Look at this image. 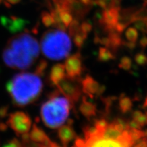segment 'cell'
<instances>
[{
  "label": "cell",
  "mask_w": 147,
  "mask_h": 147,
  "mask_svg": "<svg viewBox=\"0 0 147 147\" xmlns=\"http://www.w3.org/2000/svg\"><path fill=\"white\" fill-rule=\"evenodd\" d=\"M40 54L38 42L29 33H23L9 40L2 53L4 63L12 69L29 68Z\"/></svg>",
  "instance_id": "obj_1"
},
{
  "label": "cell",
  "mask_w": 147,
  "mask_h": 147,
  "mask_svg": "<svg viewBox=\"0 0 147 147\" xmlns=\"http://www.w3.org/2000/svg\"><path fill=\"white\" fill-rule=\"evenodd\" d=\"M5 87L14 105L23 107L38 100L43 90V83L36 73L21 72L14 75Z\"/></svg>",
  "instance_id": "obj_2"
},
{
  "label": "cell",
  "mask_w": 147,
  "mask_h": 147,
  "mask_svg": "<svg viewBox=\"0 0 147 147\" xmlns=\"http://www.w3.org/2000/svg\"><path fill=\"white\" fill-rule=\"evenodd\" d=\"M40 48L44 55L51 60H61L69 56L71 40L65 31L49 29L42 35Z\"/></svg>",
  "instance_id": "obj_3"
},
{
  "label": "cell",
  "mask_w": 147,
  "mask_h": 147,
  "mask_svg": "<svg viewBox=\"0 0 147 147\" xmlns=\"http://www.w3.org/2000/svg\"><path fill=\"white\" fill-rule=\"evenodd\" d=\"M70 102L65 97L59 95V91L52 93L42 104L40 114L42 121L47 127H60L67 120L70 110Z\"/></svg>",
  "instance_id": "obj_4"
},
{
  "label": "cell",
  "mask_w": 147,
  "mask_h": 147,
  "mask_svg": "<svg viewBox=\"0 0 147 147\" xmlns=\"http://www.w3.org/2000/svg\"><path fill=\"white\" fill-rule=\"evenodd\" d=\"M57 87L60 93H63L71 104L78 102L81 97V82L79 83L77 79L69 78L66 75L65 78L57 84Z\"/></svg>",
  "instance_id": "obj_5"
},
{
  "label": "cell",
  "mask_w": 147,
  "mask_h": 147,
  "mask_svg": "<svg viewBox=\"0 0 147 147\" xmlns=\"http://www.w3.org/2000/svg\"><path fill=\"white\" fill-rule=\"evenodd\" d=\"M6 123L18 136L28 133L32 127V120L24 112L16 111L10 114Z\"/></svg>",
  "instance_id": "obj_6"
},
{
  "label": "cell",
  "mask_w": 147,
  "mask_h": 147,
  "mask_svg": "<svg viewBox=\"0 0 147 147\" xmlns=\"http://www.w3.org/2000/svg\"><path fill=\"white\" fill-rule=\"evenodd\" d=\"M65 69L66 75L69 78L78 79L82 71L81 55L79 53L74 54L65 60Z\"/></svg>",
  "instance_id": "obj_7"
},
{
  "label": "cell",
  "mask_w": 147,
  "mask_h": 147,
  "mask_svg": "<svg viewBox=\"0 0 147 147\" xmlns=\"http://www.w3.org/2000/svg\"><path fill=\"white\" fill-rule=\"evenodd\" d=\"M82 91L89 98L94 96H100L104 93L106 87L99 83L97 80L90 76H87L81 82Z\"/></svg>",
  "instance_id": "obj_8"
},
{
  "label": "cell",
  "mask_w": 147,
  "mask_h": 147,
  "mask_svg": "<svg viewBox=\"0 0 147 147\" xmlns=\"http://www.w3.org/2000/svg\"><path fill=\"white\" fill-rule=\"evenodd\" d=\"M92 7L87 6L79 0H67V9L73 14L74 18L81 20L91 10Z\"/></svg>",
  "instance_id": "obj_9"
},
{
  "label": "cell",
  "mask_w": 147,
  "mask_h": 147,
  "mask_svg": "<svg viewBox=\"0 0 147 147\" xmlns=\"http://www.w3.org/2000/svg\"><path fill=\"white\" fill-rule=\"evenodd\" d=\"M29 137L32 142L41 144L45 147H48L52 142L45 132L36 124L33 125L32 131L29 134Z\"/></svg>",
  "instance_id": "obj_10"
},
{
  "label": "cell",
  "mask_w": 147,
  "mask_h": 147,
  "mask_svg": "<svg viewBox=\"0 0 147 147\" xmlns=\"http://www.w3.org/2000/svg\"><path fill=\"white\" fill-rule=\"evenodd\" d=\"M66 76L65 65L61 63L55 64L51 67L49 73V80L53 85L57 86Z\"/></svg>",
  "instance_id": "obj_11"
},
{
  "label": "cell",
  "mask_w": 147,
  "mask_h": 147,
  "mask_svg": "<svg viewBox=\"0 0 147 147\" xmlns=\"http://www.w3.org/2000/svg\"><path fill=\"white\" fill-rule=\"evenodd\" d=\"M59 138L64 146H66L76 138V133L70 125H62L59 129L58 132Z\"/></svg>",
  "instance_id": "obj_12"
},
{
  "label": "cell",
  "mask_w": 147,
  "mask_h": 147,
  "mask_svg": "<svg viewBox=\"0 0 147 147\" xmlns=\"http://www.w3.org/2000/svg\"><path fill=\"white\" fill-rule=\"evenodd\" d=\"M79 110L86 118L91 119L96 115L97 108L94 104L88 102L85 97H83L81 104L79 106Z\"/></svg>",
  "instance_id": "obj_13"
},
{
  "label": "cell",
  "mask_w": 147,
  "mask_h": 147,
  "mask_svg": "<svg viewBox=\"0 0 147 147\" xmlns=\"http://www.w3.org/2000/svg\"><path fill=\"white\" fill-rule=\"evenodd\" d=\"M124 131L117 129L115 126V125L113 123H111L108 124L107 127L103 130L101 136L104 138L119 140L123 136Z\"/></svg>",
  "instance_id": "obj_14"
},
{
  "label": "cell",
  "mask_w": 147,
  "mask_h": 147,
  "mask_svg": "<svg viewBox=\"0 0 147 147\" xmlns=\"http://www.w3.org/2000/svg\"><path fill=\"white\" fill-rule=\"evenodd\" d=\"M98 60L100 62H108L115 59V55L110 49L107 47H100L98 51Z\"/></svg>",
  "instance_id": "obj_15"
},
{
  "label": "cell",
  "mask_w": 147,
  "mask_h": 147,
  "mask_svg": "<svg viewBox=\"0 0 147 147\" xmlns=\"http://www.w3.org/2000/svg\"><path fill=\"white\" fill-rule=\"evenodd\" d=\"M133 107V102L131 99L123 94L119 98V108L123 113H127L130 112Z\"/></svg>",
  "instance_id": "obj_16"
},
{
  "label": "cell",
  "mask_w": 147,
  "mask_h": 147,
  "mask_svg": "<svg viewBox=\"0 0 147 147\" xmlns=\"http://www.w3.org/2000/svg\"><path fill=\"white\" fill-rule=\"evenodd\" d=\"M59 14L61 19L64 25H65L66 27H68L69 24L71 23V22L73 21L74 19V16L73 14L71 13V12H69V10H65L63 8L60 6V10H59Z\"/></svg>",
  "instance_id": "obj_17"
},
{
  "label": "cell",
  "mask_w": 147,
  "mask_h": 147,
  "mask_svg": "<svg viewBox=\"0 0 147 147\" xmlns=\"http://www.w3.org/2000/svg\"><path fill=\"white\" fill-rule=\"evenodd\" d=\"M125 36L127 41L136 42L138 38V32L134 27H128L125 32Z\"/></svg>",
  "instance_id": "obj_18"
},
{
  "label": "cell",
  "mask_w": 147,
  "mask_h": 147,
  "mask_svg": "<svg viewBox=\"0 0 147 147\" xmlns=\"http://www.w3.org/2000/svg\"><path fill=\"white\" fill-rule=\"evenodd\" d=\"M87 36L88 35L85 34L81 31L78 32L73 36V41L74 42L75 45L79 49H80L84 44V42L87 38Z\"/></svg>",
  "instance_id": "obj_19"
},
{
  "label": "cell",
  "mask_w": 147,
  "mask_h": 147,
  "mask_svg": "<svg viewBox=\"0 0 147 147\" xmlns=\"http://www.w3.org/2000/svg\"><path fill=\"white\" fill-rule=\"evenodd\" d=\"M134 27L138 31L146 33L147 32V18H136L133 23Z\"/></svg>",
  "instance_id": "obj_20"
},
{
  "label": "cell",
  "mask_w": 147,
  "mask_h": 147,
  "mask_svg": "<svg viewBox=\"0 0 147 147\" xmlns=\"http://www.w3.org/2000/svg\"><path fill=\"white\" fill-rule=\"evenodd\" d=\"M128 134L131 138L134 143H135L137 140H138L144 137V131H141L140 129H131L129 128L127 129Z\"/></svg>",
  "instance_id": "obj_21"
},
{
  "label": "cell",
  "mask_w": 147,
  "mask_h": 147,
  "mask_svg": "<svg viewBox=\"0 0 147 147\" xmlns=\"http://www.w3.org/2000/svg\"><path fill=\"white\" fill-rule=\"evenodd\" d=\"M119 67L123 70L129 71L132 67V59L129 57H123L119 61Z\"/></svg>",
  "instance_id": "obj_22"
},
{
  "label": "cell",
  "mask_w": 147,
  "mask_h": 147,
  "mask_svg": "<svg viewBox=\"0 0 147 147\" xmlns=\"http://www.w3.org/2000/svg\"><path fill=\"white\" fill-rule=\"evenodd\" d=\"M69 36L73 37L75 34H77L78 32L80 31V24L79 22V20L74 18L73 21L69 24Z\"/></svg>",
  "instance_id": "obj_23"
},
{
  "label": "cell",
  "mask_w": 147,
  "mask_h": 147,
  "mask_svg": "<svg viewBox=\"0 0 147 147\" xmlns=\"http://www.w3.org/2000/svg\"><path fill=\"white\" fill-rule=\"evenodd\" d=\"M48 67V63L47 61L45 59H41L40 60V61L38 62V65H37L36 67V71L35 73L36 74H38V76H42L45 74V72Z\"/></svg>",
  "instance_id": "obj_24"
},
{
  "label": "cell",
  "mask_w": 147,
  "mask_h": 147,
  "mask_svg": "<svg viewBox=\"0 0 147 147\" xmlns=\"http://www.w3.org/2000/svg\"><path fill=\"white\" fill-rule=\"evenodd\" d=\"M42 23L47 27H50L55 25V21L53 16L48 12H44L42 14Z\"/></svg>",
  "instance_id": "obj_25"
},
{
  "label": "cell",
  "mask_w": 147,
  "mask_h": 147,
  "mask_svg": "<svg viewBox=\"0 0 147 147\" xmlns=\"http://www.w3.org/2000/svg\"><path fill=\"white\" fill-rule=\"evenodd\" d=\"M134 60L138 65H144L147 62V56L144 53H137L134 57Z\"/></svg>",
  "instance_id": "obj_26"
},
{
  "label": "cell",
  "mask_w": 147,
  "mask_h": 147,
  "mask_svg": "<svg viewBox=\"0 0 147 147\" xmlns=\"http://www.w3.org/2000/svg\"><path fill=\"white\" fill-rule=\"evenodd\" d=\"M93 29V25L91 23L87 21H83L80 24V31L85 34L89 35Z\"/></svg>",
  "instance_id": "obj_27"
},
{
  "label": "cell",
  "mask_w": 147,
  "mask_h": 147,
  "mask_svg": "<svg viewBox=\"0 0 147 147\" xmlns=\"http://www.w3.org/2000/svg\"><path fill=\"white\" fill-rule=\"evenodd\" d=\"M2 147H23L22 143L17 139L13 138L7 142Z\"/></svg>",
  "instance_id": "obj_28"
},
{
  "label": "cell",
  "mask_w": 147,
  "mask_h": 147,
  "mask_svg": "<svg viewBox=\"0 0 147 147\" xmlns=\"http://www.w3.org/2000/svg\"><path fill=\"white\" fill-rule=\"evenodd\" d=\"M134 120V119H133ZM136 122L138 123L141 127H144L147 125V113H142L136 119H135Z\"/></svg>",
  "instance_id": "obj_29"
},
{
  "label": "cell",
  "mask_w": 147,
  "mask_h": 147,
  "mask_svg": "<svg viewBox=\"0 0 147 147\" xmlns=\"http://www.w3.org/2000/svg\"><path fill=\"white\" fill-rule=\"evenodd\" d=\"M107 121L104 119H100V120H97L95 123V126L98 129V130L100 132H102L103 130L105 129L108 125Z\"/></svg>",
  "instance_id": "obj_30"
},
{
  "label": "cell",
  "mask_w": 147,
  "mask_h": 147,
  "mask_svg": "<svg viewBox=\"0 0 147 147\" xmlns=\"http://www.w3.org/2000/svg\"><path fill=\"white\" fill-rule=\"evenodd\" d=\"M134 147H147V138L143 137L138 140H137L135 143Z\"/></svg>",
  "instance_id": "obj_31"
},
{
  "label": "cell",
  "mask_w": 147,
  "mask_h": 147,
  "mask_svg": "<svg viewBox=\"0 0 147 147\" xmlns=\"http://www.w3.org/2000/svg\"><path fill=\"white\" fill-rule=\"evenodd\" d=\"M9 108L8 106H3L0 107V118L4 119L8 116Z\"/></svg>",
  "instance_id": "obj_32"
},
{
  "label": "cell",
  "mask_w": 147,
  "mask_h": 147,
  "mask_svg": "<svg viewBox=\"0 0 147 147\" xmlns=\"http://www.w3.org/2000/svg\"><path fill=\"white\" fill-rule=\"evenodd\" d=\"M122 45H124L125 47L129 49H131L133 50L136 47V42H130V41H127L124 42L122 41Z\"/></svg>",
  "instance_id": "obj_33"
},
{
  "label": "cell",
  "mask_w": 147,
  "mask_h": 147,
  "mask_svg": "<svg viewBox=\"0 0 147 147\" xmlns=\"http://www.w3.org/2000/svg\"><path fill=\"white\" fill-rule=\"evenodd\" d=\"M128 126H129V128L137 129H140L141 127H142L138 123L136 122L135 120H132L130 121V122L128 123Z\"/></svg>",
  "instance_id": "obj_34"
},
{
  "label": "cell",
  "mask_w": 147,
  "mask_h": 147,
  "mask_svg": "<svg viewBox=\"0 0 147 147\" xmlns=\"http://www.w3.org/2000/svg\"><path fill=\"white\" fill-rule=\"evenodd\" d=\"M139 44L140 45L141 47H142L143 49L147 47V37L146 36H143L142 38H141V39L140 40Z\"/></svg>",
  "instance_id": "obj_35"
},
{
  "label": "cell",
  "mask_w": 147,
  "mask_h": 147,
  "mask_svg": "<svg viewBox=\"0 0 147 147\" xmlns=\"http://www.w3.org/2000/svg\"><path fill=\"white\" fill-rule=\"evenodd\" d=\"M74 147H86V146H84L83 140L78 139L76 141V144H75V146Z\"/></svg>",
  "instance_id": "obj_36"
},
{
  "label": "cell",
  "mask_w": 147,
  "mask_h": 147,
  "mask_svg": "<svg viewBox=\"0 0 147 147\" xmlns=\"http://www.w3.org/2000/svg\"><path fill=\"white\" fill-rule=\"evenodd\" d=\"M82 3H83L84 5H87V6H91L92 7L93 3V0H79Z\"/></svg>",
  "instance_id": "obj_37"
},
{
  "label": "cell",
  "mask_w": 147,
  "mask_h": 147,
  "mask_svg": "<svg viewBox=\"0 0 147 147\" xmlns=\"http://www.w3.org/2000/svg\"><path fill=\"white\" fill-rule=\"evenodd\" d=\"M8 125L7 123H0V131H6L8 129Z\"/></svg>",
  "instance_id": "obj_38"
},
{
  "label": "cell",
  "mask_w": 147,
  "mask_h": 147,
  "mask_svg": "<svg viewBox=\"0 0 147 147\" xmlns=\"http://www.w3.org/2000/svg\"><path fill=\"white\" fill-rule=\"evenodd\" d=\"M144 107H146V108H147V97H146V100H145V102H144Z\"/></svg>",
  "instance_id": "obj_39"
},
{
  "label": "cell",
  "mask_w": 147,
  "mask_h": 147,
  "mask_svg": "<svg viewBox=\"0 0 147 147\" xmlns=\"http://www.w3.org/2000/svg\"><path fill=\"white\" fill-rule=\"evenodd\" d=\"M146 64H147V62H146Z\"/></svg>",
  "instance_id": "obj_40"
}]
</instances>
